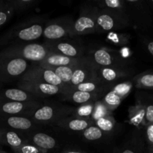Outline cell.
I'll return each mask as SVG.
<instances>
[{"label": "cell", "mask_w": 153, "mask_h": 153, "mask_svg": "<svg viewBox=\"0 0 153 153\" xmlns=\"http://www.w3.org/2000/svg\"><path fill=\"white\" fill-rule=\"evenodd\" d=\"M28 141L26 133L8 128H0V145L7 146L12 150H15Z\"/></svg>", "instance_id": "cell-17"}, {"label": "cell", "mask_w": 153, "mask_h": 153, "mask_svg": "<svg viewBox=\"0 0 153 153\" xmlns=\"http://www.w3.org/2000/svg\"><path fill=\"white\" fill-rule=\"evenodd\" d=\"M123 100V99L119 94L111 89V91H109L103 97L102 100H101V102L107 108L108 110L112 112L120 105Z\"/></svg>", "instance_id": "cell-29"}, {"label": "cell", "mask_w": 153, "mask_h": 153, "mask_svg": "<svg viewBox=\"0 0 153 153\" xmlns=\"http://www.w3.org/2000/svg\"><path fill=\"white\" fill-rule=\"evenodd\" d=\"M74 22L68 16L47 20L43 30V36L48 41H55L69 37V34Z\"/></svg>", "instance_id": "cell-10"}, {"label": "cell", "mask_w": 153, "mask_h": 153, "mask_svg": "<svg viewBox=\"0 0 153 153\" xmlns=\"http://www.w3.org/2000/svg\"><path fill=\"white\" fill-rule=\"evenodd\" d=\"M111 115V112L107 109V108L101 102V101H97L95 104L94 113H93V120L96 121L103 117Z\"/></svg>", "instance_id": "cell-38"}, {"label": "cell", "mask_w": 153, "mask_h": 153, "mask_svg": "<svg viewBox=\"0 0 153 153\" xmlns=\"http://www.w3.org/2000/svg\"><path fill=\"white\" fill-rule=\"evenodd\" d=\"M136 101L143 105L146 111V123H153V94L139 91L136 94Z\"/></svg>", "instance_id": "cell-25"}, {"label": "cell", "mask_w": 153, "mask_h": 153, "mask_svg": "<svg viewBox=\"0 0 153 153\" xmlns=\"http://www.w3.org/2000/svg\"><path fill=\"white\" fill-rule=\"evenodd\" d=\"M74 111L75 109L64 106L41 105L33 111L29 117L36 123H56Z\"/></svg>", "instance_id": "cell-8"}, {"label": "cell", "mask_w": 153, "mask_h": 153, "mask_svg": "<svg viewBox=\"0 0 153 153\" xmlns=\"http://www.w3.org/2000/svg\"><path fill=\"white\" fill-rule=\"evenodd\" d=\"M49 52L50 50L44 43H17L0 50V58H21L34 64L42 62Z\"/></svg>", "instance_id": "cell-2"}, {"label": "cell", "mask_w": 153, "mask_h": 153, "mask_svg": "<svg viewBox=\"0 0 153 153\" xmlns=\"http://www.w3.org/2000/svg\"><path fill=\"white\" fill-rule=\"evenodd\" d=\"M75 65H76V64H75ZM75 65L68 66V67H59L50 69V70H53V71L55 72V74L59 77V79H61V82H62L63 84L64 85V86H65L64 92L67 91V89L69 88V86H70V82H71L72 77H73V71H74ZM64 93H63V94H64ZM62 94H61V95H62Z\"/></svg>", "instance_id": "cell-28"}, {"label": "cell", "mask_w": 153, "mask_h": 153, "mask_svg": "<svg viewBox=\"0 0 153 153\" xmlns=\"http://www.w3.org/2000/svg\"><path fill=\"white\" fill-rule=\"evenodd\" d=\"M47 22L43 16L31 18L21 22L0 37V46H8L17 43H30L43 36Z\"/></svg>", "instance_id": "cell-1"}, {"label": "cell", "mask_w": 153, "mask_h": 153, "mask_svg": "<svg viewBox=\"0 0 153 153\" xmlns=\"http://www.w3.org/2000/svg\"><path fill=\"white\" fill-rule=\"evenodd\" d=\"M9 3L16 12H23L34 7L37 0H8Z\"/></svg>", "instance_id": "cell-33"}, {"label": "cell", "mask_w": 153, "mask_h": 153, "mask_svg": "<svg viewBox=\"0 0 153 153\" xmlns=\"http://www.w3.org/2000/svg\"><path fill=\"white\" fill-rule=\"evenodd\" d=\"M95 125L100 128L105 134L113 133L116 127V121L112 115L103 117L95 121Z\"/></svg>", "instance_id": "cell-30"}, {"label": "cell", "mask_w": 153, "mask_h": 153, "mask_svg": "<svg viewBox=\"0 0 153 153\" xmlns=\"http://www.w3.org/2000/svg\"><path fill=\"white\" fill-rule=\"evenodd\" d=\"M0 153H7V152H4V151H3L2 149H0Z\"/></svg>", "instance_id": "cell-44"}, {"label": "cell", "mask_w": 153, "mask_h": 153, "mask_svg": "<svg viewBox=\"0 0 153 153\" xmlns=\"http://www.w3.org/2000/svg\"><path fill=\"white\" fill-rule=\"evenodd\" d=\"M149 3H150L151 6H152V7H153V0H151V1H149Z\"/></svg>", "instance_id": "cell-43"}, {"label": "cell", "mask_w": 153, "mask_h": 153, "mask_svg": "<svg viewBox=\"0 0 153 153\" xmlns=\"http://www.w3.org/2000/svg\"><path fill=\"white\" fill-rule=\"evenodd\" d=\"M18 88L31 93L38 98L51 97L57 94H62L61 88L43 82L32 80H19Z\"/></svg>", "instance_id": "cell-13"}, {"label": "cell", "mask_w": 153, "mask_h": 153, "mask_svg": "<svg viewBox=\"0 0 153 153\" xmlns=\"http://www.w3.org/2000/svg\"><path fill=\"white\" fill-rule=\"evenodd\" d=\"M120 53L121 56L123 57L125 59H128V57H130L131 55V52H130L129 49L127 47H124L120 51Z\"/></svg>", "instance_id": "cell-41"}, {"label": "cell", "mask_w": 153, "mask_h": 153, "mask_svg": "<svg viewBox=\"0 0 153 153\" xmlns=\"http://www.w3.org/2000/svg\"><path fill=\"white\" fill-rule=\"evenodd\" d=\"M31 65L28 61L21 58H0V82L20 80Z\"/></svg>", "instance_id": "cell-7"}, {"label": "cell", "mask_w": 153, "mask_h": 153, "mask_svg": "<svg viewBox=\"0 0 153 153\" xmlns=\"http://www.w3.org/2000/svg\"><path fill=\"white\" fill-rule=\"evenodd\" d=\"M145 45L147 52L153 58V40H146L145 41Z\"/></svg>", "instance_id": "cell-40"}, {"label": "cell", "mask_w": 153, "mask_h": 153, "mask_svg": "<svg viewBox=\"0 0 153 153\" xmlns=\"http://www.w3.org/2000/svg\"><path fill=\"white\" fill-rule=\"evenodd\" d=\"M130 40V35L126 33L109 32L108 34L106 40L108 43L119 46H123L128 43Z\"/></svg>", "instance_id": "cell-32"}, {"label": "cell", "mask_w": 153, "mask_h": 153, "mask_svg": "<svg viewBox=\"0 0 153 153\" xmlns=\"http://www.w3.org/2000/svg\"><path fill=\"white\" fill-rule=\"evenodd\" d=\"M95 104L96 102L90 103V104H86L81 106L79 108L75 110L76 115L77 117H80L90 118L89 117L91 115H93V113H94V108H95Z\"/></svg>", "instance_id": "cell-39"}, {"label": "cell", "mask_w": 153, "mask_h": 153, "mask_svg": "<svg viewBox=\"0 0 153 153\" xmlns=\"http://www.w3.org/2000/svg\"><path fill=\"white\" fill-rule=\"evenodd\" d=\"M0 149H1V148H0Z\"/></svg>", "instance_id": "cell-46"}, {"label": "cell", "mask_w": 153, "mask_h": 153, "mask_svg": "<svg viewBox=\"0 0 153 153\" xmlns=\"http://www.w3.org/2000/svg\"><path fill=\"white\" fill-rule=\"evenodd\" d=\"M28 140L37 147L49 151L54 149L56 146L57 142L55 139L52 136L42 132H30L27 134Z\"/></svg>", "instance_id": "cell-23"}, {"label": "cell", "mask_w": 153, "mask_h": 153, "mask_svg": "<svg viewBox=\"0 0 153 153\" xmlns=\"http://www.w3.org/2000/svg\"><path fill=\"white\" fill-rule=\"evenodd\" d=\"M131 25L126 8L125 10L100 8L99 10L97 17V33L115 32Z\"/></svg>", "instance_id": "cell-3"}, {"label": "cell", "mask_w": 153, "mask_h": 153, "mask_svg": "<svg viewBox=\"0 0 153 153\" xmlns=\"http://www.w3.org/2000/svg\"><path fill=\"white\" fill-rule=\"evenodd\" d=\"M132 83L133 82H126L120 84H117V85H114L111 89L114 91L117 94H119L123 99H125L131 91Z\"/></svg>", "instance_id": "cell-36"}, {"label": "cell", "mask_w": 153, "mask_h": 153, "mask_svg": "<svg viewBox=\"0 0 153 153\" xmlns=\"http://www.w3.org/2000/svg\"><path fill=\"white\" fill-rule=\"evenodd\" d=\"M102 95L101 93H88L74 90H70L62 94L63 99L66 101L84 105L97 102Z\"/></svg>", "instance_id": "cell-21"}, {"label": "cell", "mask_w": 153, "mask_h": 153, "mask_svg": "<svg viewBox=\"0 0 153 153\" xmlns=\"http://www.w3.org/2000/svg\"><path fill=\"white\" fill-rule=\"evenodd\" d=\"M80 58H72L64 56L61 54L56 53L50 51L47 56L45 58L42 62L37 63L41 67L48 69L55 68L59 67H68V66L75 65Z\"/></svg>", "instance_id": "cell-22"}, {"label": "cell", "mask_w": 153, "mask_h": 153, "mask_svg": "<svg viewBox=\"0 0 153 153\" xmlns=\"http://www.w3.org/2000/svg\"><path fill=\"white\" fill-rule=\"evenodd\" d=\"M41 106L39 102H19L0 101V115L22 116L29 118L34 110Z\"/></svg>", "instance_id": "cell-15"}, {"label": "cell", "mask_w": 153, "mask_h": 153, "mask_svg": "<svg viewBox=\"0 0 153 153\" xmlns=\"http://www.w3.org/2000/svg\"><path fill=\"white\" fill-rule=\"evenodd\" d=\"M0 83H1V82H0ZM0 86H1V84H0Z\"/></svg>", "instance_id": "cell-45"}, {"label": "cell", "mask_w": 153, "mask_h": 153, "mask_svg": "<svg viewBox=\"0 0 153 153\" xmlns=\"http://www.w3.org/2000/svg\"><path fill=\"white\" fill-rule=\"evenodd\" d=\"M50 51L61 54L72 58H81L85 57V48L75 41L62 40L47 41L44 43Z\"/></svg>", "instance_id": "cell-12"}, {"label": "cell", "mask_w": 153, "mask_h": 153, "mask_svg": "<svg viewBox=\"0 0 153 153\" xmlns=\"http://www.w3.org/2000/svg\"><path fill=\"white\" fill-rule=\"evenodd\" d=\"M57 126L61 128L73 131H84L88 127L95 124V121L91 118L80 117L75 116L74 117H67L60 120L56 123Z\"/></svg>", "instance_id": "cell-20"}, {"label": "cell", "mask_w": 153, "mask_h": 153, "mask_svg": "<svg viewBox=\"0 0 153 153\" xmlns=\"http://www.w3.org/2000/svg\"><path fill=\"white\" fill-rule=\"evenodd\" d=\"M61 153H85L83 152H81L79 150H72V149H69V150H64Z\"/></svg>", "instance_id": "cell-42"}, {"label": "cell", "mask_w": 153, "mask_h": 153, "mask_svg": "<svg viewBox=\"0 0 153 153\" xmlns=\"http://www.w3.org/2000/svg\"><path fill=\"white\" fill-rule=\"evenodd\" d=\"M37 124L26 117L0 115V128H8L28 134L32 132Z\"/></svg>", "instance_id": "cell-16"}, {"label": "cell", "mask_w": 153, "mask_h": 153, "mask_svg": "<svg viewBox=\"0 0 153 153\" xmlns=\"http://www.w3.org/2000/svg\"><path fill=\"white\" fill-rule=\"evenodd\" d=\"M14 153H47L48 151L43 150L28 141L18 149L13 150Z\"/></svg>", "instance_id": "cell-37"}, {"label": "cell", "mask_w": 153, "mask_h": 153, "mask_svg": "<svg viewBox=\"0 0 153 153\" xmlns=\"http://www.w3.org/2000/svg\"><path fill=\"white\" fill-rule=\"evenodd\" d=\"M96 81L100 82L97 78V67L85 55L83 58H80L75 65L74 71H73V75L70 86L65 92L82 83L88 82H96Z\"/></svg>", "instance_id": "cell-9"}, {"label": "cell", "mask_w": 153, "mask_h": 153, "mask_svg": "<svg viewBox=\"0 0 153 153\" xmlns=\"http://www.w3.org/2000/svg\"><path fill=\"white\" fill-rule=\"evenodd\" d=\"M134 73L135 71L129 67H97V75L99 80L112 86L117 85L119 81L131 77Z\"/></svg>", "instance_id": "cell-14"}, {"label": "cell", "mask_w": 153, "mask_h": 153, "mask_svg": "<svg viewBox=\"0 0 153 153\" xmlns=\"http://www.w3.org/2000/svg\"><path fill=\"white\" fill-rule=\"evenodd\" d=\"M14 13L8 1L0 0V28L10 20Z\"/></svg>", "instance_id": "cell-31"}, {"label": "cell", "mask_w": 153, "mask_h": 153, "mask_svg": "<svg viewBox=\"0 0 153 153\" xmlns=\"http://www.w3.org/2000/svg\"><path fill=\"white\" fill-rule=\"evenodd\" d=\"M100 8L97 5L82 7L79 17L74 21L69 37H77L97 33V17Z\"/></svg>", "instance_id": "cell-6"}, {"label": "cell", "mask_w": 153, "mask_h": 153, "mask_svg": "<svg viewBox=\"0 0 153 153\" xmlns=\"http://www.w3.org/2000/svg\"><path fill=\"white\" fill-rule=\"evenodd\" d=\"M20 80L37 81L59 87L62 89L63 93L65 90L64 85L53 70L41 67L37 63L31 64L27 73L22 76Z\"/></svg>", "instance_id": "cell-11"}, {"label": "cell", "mask_w": 153, "mask_h": 153, "mask_svg": "<svg viewBox=\"0 0 153 153\" xmlns=\"http://www.w3.org/2000/svg\"><path fill=\"white\" fill-rule=\"evenodd\" d=\"M117 153H146V142L143 130L135 128L131 137Z\"/></svg>", "instance_id": "cell-18"}, {"label": "cell", "mask_w": 153, "mask_h": 153, "mask_svg": "<svg viewBox=\"0 0 153 153\" xmlns=\"http://www.w3.org/2000/svg\"><path fill=\"white\" fill-rule=\"evenodd\" d=\"M104 134L105 133L100 128H98L95 124L88 127L82 132V136L84 138L88 140H91V141L100 140L102 138Z\"/></svg>", "instance_id": "cell-34"}, {"label": "cell", "mask_w": 153, "mask_h": 153, "mask_svg": "<svg viewBox=\"0 0 153 153\" xmlns=\"http://www.w3.org/2000/svg\"><path fill=\"white\" fill-rule=\"evenodd\" d=\"M38 97L19 88L0 90V101L34 102H38Z\"/></svg>", "instance_id": "cell-19"}, {"label": "cell", "mask_w": 153, "mask_h": 153, "mask_svg": "<svg viewBox=\"0 0 153 153\" xmlns=\"http://www.w3.org/2000/svg\"><path fill=\"white\" fill-rule=\"evenodd\" d=\"M132 82L140 90H153V70L143 72L134 76Z\"/></svg>", "instance_id": "cell-27"}, {"label": "cell", "mask_w": 153, "mask_h": 153, "mask_svg": "<svg viewBox=\"0 0 153 153\" xmlns=\"http://www.w3.org/2000/svg\"><path fill=\"white\" fill-rule=\"evenodd\" d=\"M112 88H113L112 85H106V84L103 83L102 82L96 81V82H85V83H82L70 90H74V91H83V92L88 93H101V94H103L106 91L108 92ZM70 90H68V91H70Z\"/></svg>", "instance_id": "cell-26"}, {"label": "cell", "mask_w": 153, "mask_h": 153, "mask_svg": "<svg viewBox=\"0 0 153 153\" xmlns=\"http://www.w3.org/2000/svg\"><path fill=\"white\" fill-rule=\"evenodd\" d=\"M146 111L143 105L136 101V104L128 109V120L129 123L136 127V128L143 130L146 126Z\"/></svg>", "instance_id": "cell-24"}, {"label": "cell", "mask_w": 153, "mask_h": 153, "mask_svg": "<svg viewBox=\"0 0 153 153\" xmlns=\"http://www.w3.org/2000/svg\"><path fill=\"white\" fill-rule=\"evenodd\" d=\"M144 129L143 133L146 142V153H153V123L147 124Z\"/></svg>", "instance_id": "cell-35"}, {"label": "cell", "mask_w": 153, "mask_h": 153, "mask_svg": "<svg viewBox=\"0 0 153 153\" xmlns=\"http://www.w3.org/2000/svg\"><path fill=\"white\" fill-rule=\"evenodd\" d=\"M126 13L136 28L146 31L152 27L153 19L149 1L144 0H124Z\"/></svg>", "instance_id": "cell-4"}, {"label": "cell", "mask_w": 153, "mask_h": 153, "mask_svg": "<svg viewBox=\"0 0 153 153\" xmlns=\"http://www.w3.org/2000/svg\"><path fill=\"white\" fill-rule=\"evenodd\" d=\"M86 56L97 67L128 68L131 64L129 59H125L121 56L120 51L110 48L101 47L92 49Z\"/></svg>", "instance_id": "cell-5"}]
</instances>
